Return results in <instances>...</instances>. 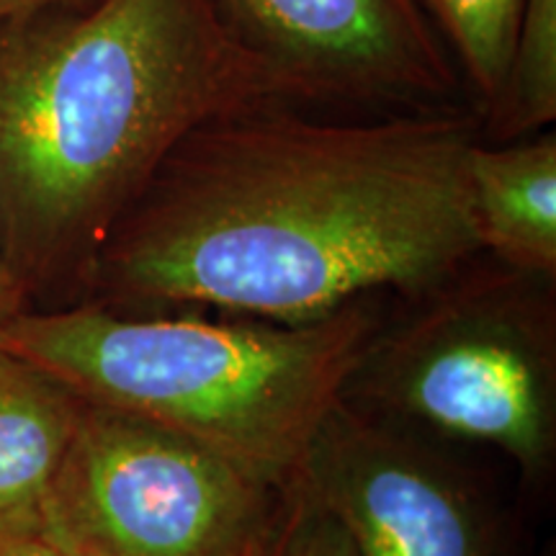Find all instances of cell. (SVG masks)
<instances>
[{"instance_id": "cell-1", "label": "cell", "mask_w": 556, "mask_h": 556, "mask_svg": "<svg viewBox=\"0 0 556 556\" xmlns=\"http://www.w3.org/2000/svg\"><path fill=\"white\" fill-rule=\"evenodd\" d=\"M475 109L374 122L294 103L214 116L165 155L103 242L80 302L315 323L415 299L482 255Z\"/></svg>"}, {"instance_id": "cell-2", "label": "cell", "mask_w": 556, "mask_h": 556, "mask_svg": "<svg viewBox=\"0 0 556 556\" xmlns=\"http://www.w3.org/2000/svg\"><path fill=\"white\" fill-rule=\"evenodd\" d=\"M261 103L294 101L214 0H99L0 26V253L26 309L80 302L165 155Z\"/></svg>"}, {"instance_id": "cell-3", "label": "cell", "mask_w": 556, "mask_h": 556, "mask_svg": "<svg viewBox=\"0 0 556 556\" xmlns=\"http://www.w3.org/2000/svg\"><path fill=\"white\" fill-rule=\"evenodd\" d=\"M384 302L366 299L296 325L75 302L18 312L0 328V351L29 361L83 402L176 430L291 490L384 323Z\"/></svg>"}, {"instance_id": "cell-4", "label": "cell", "mask_w": 556, "mask_h": 556, "mask_svg": "<svg viewBox=\"0 0 556 556\" xmlns=\"http://www.w3.org/2000/svg\"><path fill=\"white\" fill-rule=\"evenodd\" d=\"M384 317L343 400L430 441L492 448L520 482L556 469V278L482 255Z\"/></svg>"}, {"instance_id": "cell-5", "label": "cell", "mask_w": 556, "mask_h": 556, "mask_svg": "<svg viewBox=\"0 0 556 556\" xmlns=\"http://www.w3.org/2000/svg\"><path fill=\"white\" fill-rule=\"evenodd\" d=\"M291 497L176 430L83 402L39 539L75 556H276Z\"/></svg>"}, {"instance_id": "cell-6", "label": "cell", "mask_w": 556, "mask_h": 556, "mask_svg": "<svg viewBox=\"0 0 556 556\" xmlns=\"http://www.w3.org/2000/svg\"><path fill=\"white\" fill-rule=\"evenodd\" d=\"M299 484L358 556H516L505 507L454 446L345 400L317 430Z\"/></svg>"}, {"instance_id": "cell-7", "label": "cell", "mask_w": 556, "mask_h": 556, "mask_svg": "<svg viewBox=\"0 0 556 556\" xmlns=\"http://www.w3.org/2000/svg\"><path fill=\"white\" fill-rule=\"evenodd\" d=\"M296 103L464 109L462 75L422 0H214Z\"/></svg>"}, {"instance_id": "cell-8", "label": "cell", "mask_w": 556, "mask_h": 556, "mask_svg": "<svg viewBox=\"0 0 556 556\" xmlns=\"http://www.w3.org/2000/svg\"><path fill=\"white\" fill-rule=\"evenodd\" d=\"M471 214L482 255L556 278V135L513 142L477 139L467 163Z\"/></svg>"}, {"instance_id": "cell-9", "label": "cell", "mask_w": 556, "mask_h": 556, "mask_svg": "<svg viewBox=\"0 0 556 556\" xmlns=\"http://www.w3.org/2000/svg\"><path fill=\"white\" fill-rule=\"evenodd\" d=\"M83 400L0 351V536H39Z\"/></svg>"}, {"instance_id": "cell-10", "label": "cell", "mask_w": 556, "mask_h": 556, "mask_svg": "<svg viewBox=\"0 0 556 556\" xmlns=\"http://www.w3.org/2000/svg\"><path fill=\"white\" fill-rule=\"evenodd\" d=\"M556 119V0H526L503 93L482 116V142H513Z\"/></svg>"}, {"instance_id": "cell-11", "label": "cell", "mask_w": 556, "mask_h": 556, "mask_svg": "<svg viewBox=\"0 0 556 556\" xmlns=\"http://www.w3.org/2000/svg\"><path fill=\"white\" fill-rule=\"evenodd\" d=\"M526 0H422L479 119L503 93Z\"/></svg>"}, {"instance_id": "cell-12", "label": "cell", "mask_w": 556, "mask_h": 556, "mask_svg": "<svg viewBox=\"0 0 556 556\" xmlns=\"http://www.w3.org/2000/svg\"><path fill=\"white\" fill-rule=\"evenodd\" d=\"M276 556H358V552L340 520L296 482Z\"/></svg>"}, {"instance_id": "cell-13", "label": "cell", "mask_w": 556, "mask_h": 556, "mask_svg": "<svg viewBox=\"0 0 556 556\" xmlns=\"http://www.w3.org/2000/svg\"><path fill=\"white\" fill-rule=\"evenodd\" d=\"M99 0H0V26L54 11H88Z\"/></svg>"}, {"instance_id": "cell-14", "label": "cell", "mask_w": 556, "mask_h": 556, "mask_svg": "<svg viewBox=\"0 0 556 556\" xmlns=\"http://www.w3.org/2000/svg\"><path fill=\"white\" fill-rule=\"evenodd\" d=\"M0 556H75L39 536H0Z\"/></svg>"}, {"instance_id": "cell-15", "label": "cell", "mask_w": 556, "mask_h": 556, "mask_svg": "<svg viewBox=\"0 0 556 556\" xmlns=\"http://www.w3.org/2000/svg\"><path fill=\"white\" fill-rule=\"evenodd\" d=\"M24 309H26V299L21 294L11 268L5 266L3 253H0V328Z\"/></svg>"}]
</instances>
